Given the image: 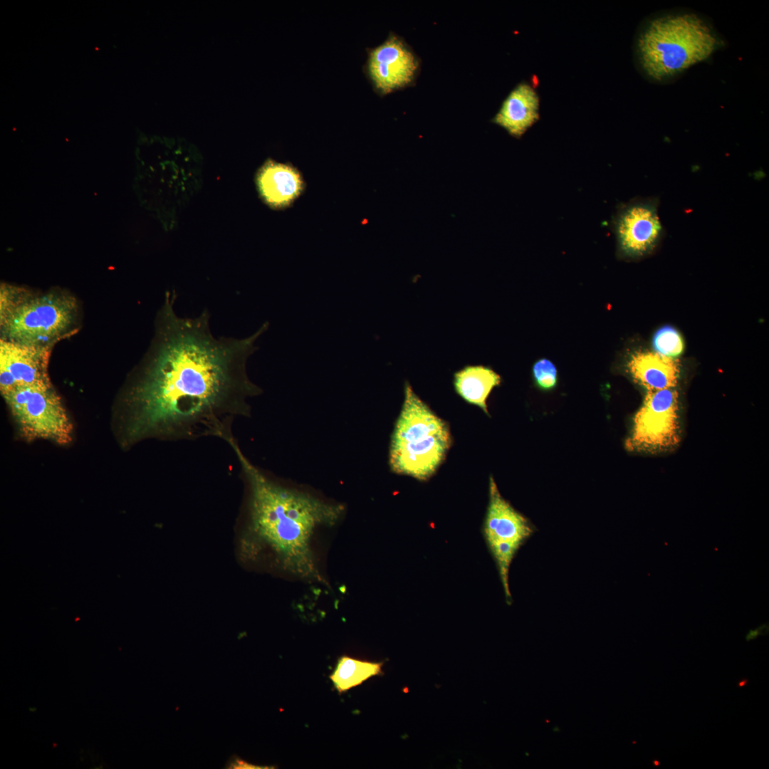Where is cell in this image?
I'll list each match as a JSON object with an SVG mask.
<instances>
[{"instance_id": "cell-1", "label": "cell", "mask_w": 769, "mask_h": 769, "mask_svg": "<svg viewBox=\"0 0 769 769\" xmlns=\"http://www.w3.org/2000/svg\"><path fill=\"white\" fill-rule=\"evenodd\" d=\"M175 298L174 293L166 295L152 349L124 393L125 446L148 438L226 442L234 420L251 415L248 398L262 392L246 365L268 323L245 338H215L206 310L179 317Z\"/></svg>"}, {"instance_id": "cell-9", "label": "cell", "mask_w": 769, "mask_h": 769, "mask_svg": "<svg viewBox=\"0 0 769 769\" xmlns=\"http://www.w3.org/2000/svg\"><path fill=\"white\" fill-rule=\"evenodd\" d=\"M52 348L1 339V395L19 387L51 384L48 364Z\"/></svg>"}, {"instance_id": "cell-19", "label": "cell", "mask_w": 769, "mask_h": 769, "mask_svg": "<svg viewBox=\"0 0 769 769\" xmlns=\"http://www.w3.org/2000/svg\"><path fill=\"white\" fill-rule=\"evenodd\" d=\"M226 768L229 769H266L273 767L256 765L241 759L239 756L232 755L226 765Z\"/></svg>"}, {"instance_id": "cell-2", "label": "cell", "mask_w": 769, "mask_h": 769, "mask_svg": "<svg viewBox=\"0 0 769 769\" xmlns=\"http://www.w3.org/2000/svg\"><path fill=\"white\" fill-rule=\"evenodd\" d=\"M226 443L239 461L245 486L237 540L239 559L323 581L313 544L322 528L340 520L345 506L279 483L247 458L234 436Z\"/></svg>"}, {"instance_id": "cell-7", "label": "cell", "mask_w": 769, "mask_h": 769, "mask_svg": "<svg viewBox=\"0 0 769 769\" xmlns=\"http://www.w3.org/2000/svg\"><path fill=\"white\" fill-rule=\"evenodd\" d=\"M536 528L516 511L500 493L492 476L489 479V501L482 533L493 557L503 585L506 602L512 603L509 587L511 564L519 549L535 532Z\"/></svg>"}, {"instance_id": "cell-18", "label": "cell", "mask_w": 769, "mask_h": 769, "mask_svg": "<svg viewBox=\"0 0 769 769\" xmlns=\"http://www.w3.org/2000/svg\"><path fill=\"white\" fill-rule=\"evenodd\" d=\"M533 374L537 385L543 389H550L556 384V367L547 359L539 360L534 364Z\"/></svg>"}, {"instance_id": "cell-14", "label": "cell", "mask_w": 769, "mask_h": 769, "mask_svg": "<svg viewBox=\"0 0 769 769\" xmlns=\"http://www.w3.org/2000/svg\"><path fill=\"white\" fill-rule=\"evenodd\" d=\"M627 368L634 380L648 391L674 388L679 376L675 360L649 352L632 354Z\"/></svg>"}, {"instance_id": "cell-10", "label": "cell", "mask_w": 769, "mask_h": 769, "mask_svg": "<svg viewBox=\"0 0 769 769\" xmlns=\"http://www.w3.org/2000/svg\"><path fill=\"white\" fill-rule=\"evenodd\" d=\"M614 230L623 255L638 257L647 253L663 233L656 202L637 200L622 206L614 219Z\"/></svg>"}, {"instance_id": "cell-4", "label": "cell", "mask_w": 769, "mask_h": 769, "mask_svg": "<svg viewBox=\"0 0 769 769\" xmlns=\"http://www.w3.org/2000/svg\"><path fill=\"white\" fill-rule=\"evenodd\" d=\"M78 318V302L65 291L37 293L21 286L1 284V339L53 347L77 332Z\"/></svg>"}, {"instance_id": "cell-20", "label": "cell", "mask_w": 769, "mask_h": 769, "mask_svg": "<svg viewBox=\"0 0 769 769\" xmlns=\"http://www.w3.org/2000/svg\"><path fill=\"white\" fill-rule=\"evenodd\" d=\"M768 633V623L762 624L755 629H749L745 636V639L747 642L755 639L759 636L766 635Z\"/></svg>"}, {"instance_id": "cell-3", "label": "cell", "mask_w": 769, "mask_h": 769, "mask_svg": "<svg viewBox=\"0 0 769 769\" xmlns=\"http://www.w3.org/2000/svg\"><path fill=\"white\" fill-rule=\"evenodd\" d=\"M718 46L711 26L694 13H673L650 20L636 43L639 63L654 80L670 78L708 58Z\"/></svg>"}, {"instance_id": "cell-5", "label": "cell", "mask_w": 769, "mask_h": 769, "mask_svg": "<svg viewBox=\"0 0 769 769\" xmlns=\"http://www.w3.org/2000/svg\"><path fill=\"white\" fill-rule=\"evenodd\" d=\"M451 444L448 424L406 382L403 404L389 445L392 471L427 481L444 461Z\"/></svg>"}, {"instance_id": "cell-22", "label": "cell", "mask_w": 769, "mask_h": 769, "mask_svg": "<svg viewBox=\"0 0 769 769\" xmlns=\"http://www.w3.org/2000/svg\"><path fill=\"white\" fill-rule=\"evenodd\" d=\"M652 764H653V765H654V766H659V765H660V762H659V760H657V759H654V760L652 761Z\"/></svg>"}, {"instance_id": "cell-13", "label": "cell", "mask_w": 769, "mask_h": 769, "mask_svg": "<svg viewBox=\"0 0 769 769\" xmlns=\"http://www.w3.org/2000/svg\"><path fill=\"white\" fill-rule=\"evenodd\" d=\"M256 184L263 199L273 208L289 205L303 189V181L296 169L273 160H268L261 167Z\"/></svg>"}, {"instance_id": "cell-21", "label": "cell", "mask_w": 769, "mask_h": 769, "mask_svg": "<svg viewBox=\"0 0 769 769\" xmlns=\"http://www.w3.org/2000/svg\"><path fill=\"white\" fill-rule=\"evenodd\" d=\"M748 681L749 680L748 679L743 678L737 682V686L738 687H743L748 683Z\"/></svg>"}, {"instance_id": "cell-12", "label": "cell", "mask_w": 769, "mask_h": 769, "mask_svg": "<svg viewBox=\"0 0 769 769\" xmlns=\"http://www.w3.org/2000/svg\"><path fill=\"white\" fill-rule=\"evenodd\" d=\"M539 118V95L530 84L521 82L508 95L492 122L520 138Z\"/></svg>"}, {"instance_id": "cell-11", "label": "cell", "mask_w": 769, "mask_h": 769, "mask_svg": "<svg viewBox=\"0 0 769 769\" xmlns=\"http://www.w3.org/2000/svg\"><path fill=\"white\" fill-rule=\"evenodd\" d=\"M418 66L414 53L394 34L369 52L367 71L375 88L382 94L409 84Z\"/></svg>"}, {"instance_id": "cell-16", "label": "cell", "mask_w": 769, "mask_h": 769, "mask_svg": "<svg viewBox=\"0 0 769 769\" xmlns=\"http://www.w3.org/2000/svg\"><path fill=\"white\" fill-rule=\"evenodd\" d=\"M382 663L361 661L343 656L330 676L338 692L342 693L360 685L368 679L382 674Z\"/></svg>"}, {"instance_id": "cell-17", "label": "cell", "mask_w": 769, "mask_h": 769, "mask_svg": "<svg viewBox=\"0 0 769 769\" xmlns=\"http://www.w3.org/2000/svg\"><path fill=\"white\" fill-rule=\"evenodd\" d=\"M652 346L657 354L673 359L682 353L684 344L680 333L671 326L666 325L655 333Z\"/></svg>"}, {"instance_id": "cell-8", "label": "cell", "mask_w": 769, "mask_h": 769, "mask_svg": "<svg viewBox=\"0 0 769 769\" xmlns=\"http://www.w3.org/2000/svg\"><path fill=\"white\" fill-rule=\"evenodd\" d=\"M678 412V393L674 388L648 391L635 415L627 448L652 451L676 444L679 440Z\"/></svg>"}, {"instance_id": "cell-6", "label": "cell", "mask_w": 769, "mask_h": 769, "mask_svg": "<svg viewBox=\"0 0 769 769\" xmlns=\"http://www.w3.org/2000/svg\"><path fill=\"white\" fill-rule=\"evenodd\" d=\"M21 436L58 444L72 441L73 425L52 384L17 387L2 395Z\"/></svg>"}, {"instance_id": "cell-15", "label": "cell", "mask_w": 769, "mask_h": 769, "mask_svg": "<svg viewBox=\"0 0 769 769\" xmlns=\"http://www.w3.org/2000/svg\"><path fill=\"white\" fill-rule=\"evenodd\" d=\"M501 382L500 375L488 367L467 365L454 374L453 384L464 400L480 407L488 415L487 398Z\"/></svg>"}]
</instances>
